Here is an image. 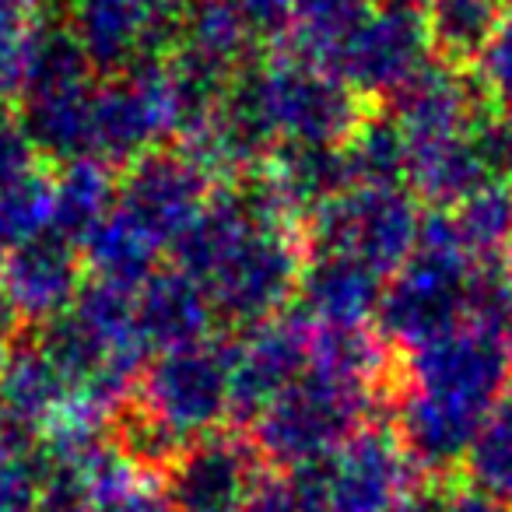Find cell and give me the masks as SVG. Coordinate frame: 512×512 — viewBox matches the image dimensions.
Instances as JSON below:
<instances>
[{
    "instance_id": "5b68a950",
    "label": "cell",
    "mask_w": 512,
    "mask_h": 512,
    "mask_svg": "<svg viewBox=\"0 0 512 512\" xmlns=\"http://www.w3.org/2000/svg\"><path fill=\"white\" fill-rule=\"evenodd\" d=\"M264 453L242 428L200 435L165 474V502L172 512H242L267 474Z\"/></svg>"
},
{
    "instance_id": "5bb4252c",
    "label": "cell",
    "mask_w": 512,
    "mask_h": 512,
    "mask_svg": "<svg viewBox=\"0 0 512 512\" xmlns=\"http://www.w3.org/2000/svg\"><path fill=\"white\" fill-rule=\"evenodd\" d=\"M467 74L491 109L509 113L512 109V11L505 15V22L498 25V32L488 39V46H484L481 57L474 60V67Z\"/></svg>"
},
{
    "instance_id": "8992f818",
    "label": "cell",
    "mask_w": 512,
    "mask_h": 512,
    "mask_svg": "<svg viewBox=\"0 0 512 512\" xmlns=\"http://www.w3.org/2000/svg\"><path fill=\"white\" fill-rule=\"evenodd\" d=\"M327 512H397L421 481L386 421L351 435L330 460L316 463Z\"/></svg>"
},
{
    "instance_id": "30bf717a",
    "label": "cell",
    "mask_w": 512,
    "mask_h": 512,
    "mask_svg": "<svg viewBox=\"0 0 512 512\" xmlns=\"http://www.w3.org/2000/svg\"><path fill=\"white\" fill-rule=\"evenodd\" d=\"M211 306L183 271H155L134 292V330L148 351H172L211 337Z\"/></svg>"
},
{
    "instance_id": "4fadbf2b",
    "label": "cell",
    "mask_w": 512,
    "mask_h": 512,
    "mask_svg": "<svg viewBox=\"0 0 512 512\" xmlns=\"http://www.w3.org/2000/svg\"><path fill=\"white\" fill-rule=\"evenodd\" d=\"M460 477L495 498L498 505L512 509V386L495 404V411L484 418Z\"/></svg>"
},
{
    "instance_id": "52a82bcc",
    "label": "cell",
    "mask_w": 512,
    "mask_h": 512,
    "mask_svg": "<svg viewBox=\"0 0 512 512\" xmlns=\"http://www.w3.org/2000/svg\"><path fill=\"white\" fill-rule=\"evenodd\" d=\"M432 57L428 46L425 18L411 11L379 8L372 0V11L362 18L355 32L341 43V50L330 57V71L348 81L362 99H386L407 78L421 71Z\"/></svg>"
},
{
    "instance_id": "7a4b0ae2",
    "label": "cell",
    "mask_w": 512,
    "mask_h": 512,
    "mask_svg": "<svg viewBox=\"0 0 512 512\" xmlns=\"http://www.w3.org/2000/svg\"><path fill=\"white\" fill-rule=\"evenodd\" d=\"M421 200L407 186H351L309 218L306 249L341 253L393 278L418 242Z\"/></svg>"
},
{
    "instance_id": "7c38bea8",
    "label": "cell",
    "mask_w": 512,
    "mask_h": 512,
    "mask_svg": "<svg viewBox=\"0 0 512 512\" xmlns=\"http://www.w3.org/2000/svg\"><path fill=\"white\" fill-rule=\"evenodd\" d=\"M505 15V0H432L425 11L432 57L453 71H470Z\"/></svg>"
},
{
    "instance_id": "8fae6325",
    "label": "cell",
    "mask_w": 512,
    "mask_h": 512,
    "mask_svg": "<svg viewBox=\"0 0 512 512\" xmlns=\"http://www.w3.org/2000/svg\"><path fill=\"white\" fill-rule=\"evenodd\" d=\"M74 36L92 67L130 71L158 36V11L151 0H81Z\"/></svg>"
},
{
    "instance_id": "2e32d148",
    "label": "cell",
    "mask_w": 512,
    "mask_h": 512,
    "mask_svg": "<svg viewBox=\"0 0 512 512\" xmlns=\"http://www.w3.org/2000/svg\"><path fill=\"white\" fill-rule=\"evenodd\" d=\"M29 32L15 8H0V92H11L18 81H25Z\"/></svg>"
},
{
    "instance_id": "9a60e30c",
    "label": "cell",
    "mask_w": 512,
    "mask_h": 512,
    "mask_svg": "<svg viewBox=\"0 0 512 512\" xmlns=\"http://www.w3.org/2000/svg\"><path fill=\"white\" fill-rule=\"evenodd\" d=\"M39 484L22 460V449L0 442V512H36Z\"/></svg>"
},
{
    "instance_id": "ac0fdd59",
    "label": "cell",
    "mask_w": 512,
    "mask_h": 512,
    "mask_svg": "<svg viewBox=\"0 0 512 512\" xmlns=\"http://www.w3.org/2000/svg\"><path fill=\"white\" fill-rule=\"evenodd\" d=\"M95 512H172L165 495L155 491H141V488H123L120 495L106 498Z\"/></svg>"
},
{
    "instance_id": "3957f363",
    "label": "cell",
    "mask_w": 512,
    "mask_h": 512,
    "mask_svg": "<svg viewBox=\"0 0 512 512\" xmlns=\"http://www.w3.org/2000/svg\"><path fill=\"white\" fill-rule=\"evenodd\" d=\"M141 404L186 442L221 432L232 418V344L204 337L151 358Z\"/></svg>"
},
{
    "instance_id": "ba28073f",
    "label": "cell",
    "mask_w": 512,
    "mask_h": 512,
    "mask_svg": "<svg viewBox=\"0 0 512 512\" xmlns=\"http://www.w3.org/2000/svg\"><path fill=\"white\" fill-rule=\"evenodd\" d=\"M313 327L292 316H278L249 330L232 344V421L253 428L264 411L299 379L309 365Z\"/></svg>"
},
{
    "instance_id": "6da1fadb",
    "label": "cell",
    "mask_w": 512,
    "mask_h": 512,
    "mask_svg": "<svg viewBox=\"0 0 512 512\" xmlns=\"http://www.w3.org/2000/svg\"><path fill=\"white\" fill-rule=\"evenodd\" d=\"M376 404H390L379 386L313 362L253 425V442L267 467L292 474L330 460L351 435L376 421Z\"/></svg>"
},
{
    "instance_id": "9c48e42d",
    "label": "cell",
    "mask_w": 512,
    "mask_h": 512,
    "mask_svg": "<svg viewBox=\"0 0 512 512\" xmlns=\"http://www.w3.org/2000/svg\"><path fill=\"white\" fill-rule=\"evenodd\" d=\"M81 292V264L71 239L46 228L29 242L15 246L4 264V299L11 309L29 316H53Z\"/></svg>"
},
{
    "instance_id": "277c9868",
    "label": "cell",
    "mask_w": 512,
    "mask_h": 512,
    "mask_svg": "<svg viewBox=\"0 0 512 512\" xmlns=\"http://www.w3.org/2000/svg\"><path fill=\"white\" fill-rule=\"evenodd\" d=\"M207 200V165L193 151L151 148L148 155L130 162V172L116 186V211L158 249L165 242L176 246L186 228L200 218Z\"/></svg>"
},
{
    "instance_id": "e0dca14e",
    "label": "cell",
    "mask_w": 512,
    "mask_h": 512,
    "mask_svg": "<svg viewBox=\"0 0 512 512\" xmlns=\"http://www.w3.org/2000/svg\"><path fill=\"white\" fill-rule=\"evenodd\" d=\"M32 162V141L25 134V127L0 120V186L15 183L29 172Z\"/></svg>"
},
{
    "instance_id": "d6986e66",
    "label": "cell",
    "mask_w": 512,
    "mask_h": 512,
    "mask_svg": "<svg viewBox=\"0 0 512 512\" xmlns=\"http://www.w3.org/2000/svg\"><path fill=\"white\" fill-rule=\"evenodd\" d=\"M509 512H512V509H509Z\"/></svg>"
}]
</instances>
